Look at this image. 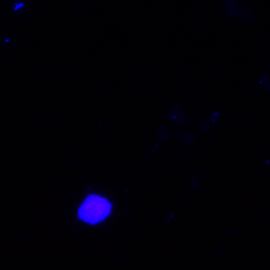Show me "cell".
<instances>
[{
  "label": "cell",
  "instance_id": "ba28073f",
  "mask_svg": "<svg viewBox=\"0 0 270 270\" xmlns=\"http://www.w3.org/2000/svg\"><path fill=\"white\" fill-rule=\"evenodd\" d=\"M200 129L203 131V132H208L209 129H210V126H209V125L207 124L206 122H203L200 125Z\"/></svg>",
  "mask_w": 270,
  "mask_h": 270
},
{
  "label": "cell",
  "instance_id": "6da1fadb",
  "mask_svg": "<svg viewBox=\"0 0 270 270\" xmlns=\"http://www.w3.org/2000/svg\"><path fill=\"white\" fill-rule=\"evenodd\" d=\"M110 206L107 200L96 195L87 197L80 207V218L89 224H96L101 221L110 214Z\"/></svg>",
  "mask_w": 270,
  "mask_h": 270
},
{
  "label": "cell",
  "instance_id": "3957f363",
  "mask_svg": "<svg viewBox=\"0 0 270 270\" xmlns=\"http://www.w3.org/2000/svg\"><path fill=\"white\" fill-rule=\"evenodd\" d=\"M228 14H229L230 17H232V18H236V17H238L240 16V15H242L244 14V11H243V9L242 8L240 7H233V8L231 9V11L228 12Z\"/></svg>",
  "mask_w": 270,
  "mask_h": 270
},
{
  "label": "cell",
  "instance_id": "5b68a950",
  "mask_svg": "<svg viewBox=\"0 0 270 270\" xmlns=\"http://www.w3.org/2000/svg\"><path fill=\"white\" fill-rule=\"evenodd\" d=\"M183 140L187 146H191L194 141V136L189 133H186L183 136Z\"/></svg>",
  "mask_w": 270,
  "mask_h": 270
},
{
  "label": "cell",
  "instance_id": "7a4b0ae2",
  "mask_svg": "<svg viewBox=\"0 0 270 270\" xmlns=\"http://www.w3.org/2000/svg\"><path fill=\"white\" fill-rule=\"evenodd\" d=\"M170 117H172L173 119H176V120L180 122H183L185 120V115L180 111L179 108L178 107H175V109L173 110L170 113Z\"/></svg>",
  "mask_w": 270,
  "mask_h": 270
},
{
  "label": "cell",
  "instance_id": "52a82bcc",
  "mask_svg": "<svg viewBox=\"0 0 270 270\" xmlns=\"http://www.w3.org/2000/svg\"><path fill=\"white\" fill-rule=\"evenodd\" d=\"M243 15V19H244L245 21H248V20H251L253 18V14L252 11H245Z\"/></svg>",
  "mask_w": 270,
  "mask_h": 270
},
{
  "label": "cell",
  "instance_id": "8992f818",
  "mask_svg": "<svg viewBox=\"0 0 270 270\" xmlns=\"http://www.w3.org/2000/svg\"><path fill=\"white\" fill-rule=\"evenodd\" d=\"M260 83L261 85L264 86L267 88V90L270 91V81L269 80V77H268L267 75L263 76V77H262L261 78H260Z\"/></svg>",
  "mask_w": 270,
  "mask_h": 270
},
{
  "label": "cell",
  "instance_id": "9c48e42d",
  "mask_svg": "<svg viewBox=\"0 0 270 270\" xmlns=\"http://www.w3.org/2000/svg\"><path fill=\"white\" fill-rule=\"evenodd\" d=\"M218 118H219V114H218V113H215L212 117V120L213 122H215V121L218 120Z\"/></svg>",
  "mask_w": 270,
  "mask_h": 270
},
{
  "label": "cell",
  "instance_id": "277c9868",
  "mask_svg": "<svg viewBox=\"0 0 270 270\" xmlns=\"http://www.w3.org/2000/svg\"><path fill=\"white\" fill-rule=\"evenodd\" d=\"M234 2L233 0H224L223 4V9L226 12H229L234 7Z\"/></svg>",
  "mask_w": 270,
  "mask_h": 270
}]
</instances>
